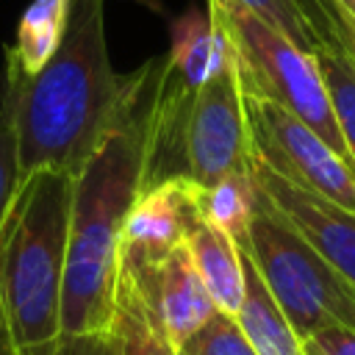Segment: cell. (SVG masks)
Returning a JSON list of instances; mask_svg holds the SVG:
<instances>
[{
  "mask_svg": "<svg viewBox=\"0 0 355 355\" xmlns=\"http://www.w3.org/2000/svg\"><path fill=\"white\" fill-rule=\"evenodd\" d=\"M72 180L58 169L25 172L0 216V336L11 352L61 336Z\"/></svg>",
  "mask_w": 355,
  "mask_h": 355,
  "instance_id": "3",
  "label": "cell"
},
{
  "mask_svg": "<svg viewBox=\"0 0 355 355\" xmlns=\"http://www.w3.org/2000/svg\"><path fill=\"white\" fill-rule=\"evenodd\" d=\"M236 3L244 6L247 11H252L255 17H261L263 22H269L272 28H277L280 33H286L302 50L316 53V47H319L316 33L297 0H236Z\"/></svg>",
  "mask_w": 355,
  "mask_h": 355,
  "instance_id": "19",
  "label": "cell"
},
{
  "mask_svg": "<svg viewBox=\"0 0 355 355\" xmlns=\"http://www.w3.org/2000/svg\"><path fill=\"white\" fill-rule=\"evenodd\" d=\"M208 11L230 39L241 92L291 111L338 155L347 158V147L338 133L327 86L313 53L294 44L286 33L236 0H208Z\"/></svg>",
  "mask_w": 355,
  "mask_h": 355,
  "instance_id": "5",
  "label": "cell"
},
{
  "mask_svg": "<svg viewBox=\"0 0 355 355\" xmlns=\"http://www.w3.org/2000/svg\"><path fill=\"white\" fill-rule=\"evenodd\" d=\"M108 330L116 341L119 355H180L178 347L166 338L147 300L141 297L136 280L125 269H119L116 277L114 319Z\"/></svg>",
  "mask_w": 355,
  "mask_h": 355,
  "instance_id": "15",
  "label": "cell"
},
{
  "mask_svg": "<svg viewBox=\"0 0 355 355\" xmlns=\"http://www.w3.org/2000/svg\"><path fill=\"white\" fill-rule=\"evenodd\" d=\"M69 0H31L17 22V39L6 47V67L36 75L58 50L67 28Z\"/></svg>",
  "mask_w": 355,
  "mask_h": 355,
  "instance_id": "16",
  "label": "cell"
},
{
  "mask_svg": "<svg viewBox=\"0 0 355 355\" xmlns=\"http://www.w3.org/2000/svg\"><path fill=\"white\" fill-rule=\"evenodd\" d=\"M250 161L244 92L233 61L191 94L183 128L186 183L211 186L225 175L250 169Z\"/></svg>",
  "mask_w": 355,
  "mask_h": 355,
  "instance_id": "7",
  "label": "cell"
},
{
  "mask_svg": "<svg viewBox=\"0 0 355 355\" xmlns=\"http://www.w3.org/2000/svg\"><path fill=\"white\" fill-rule=\"evenodd\" d=\"M136 72L111 67L105 42V0H69L67 28L53 58L22 75L6 67L0 116L17 133L19 175L58 169L78 175L116 122Z\"/></svg>",
  "mask_w": 355,
  "mask_h": 355,
  "instance_id": "1",
  "label": "cell"
},
{
  "mask_svg": "<svg viewBox=\"0 0 355 355\" xmlns=\"http://www.w3.org/2000/svg\"><path fill=\"white\" fill-rule=\"evenodd\" d=\"M0 355H8V347H6V341H3V336H0Z\"/></svg>",
  "mask_w": 355,
  "mask_h": 355,
  "instance_id": "24",
  "label": "cell"
},
{
  "mask_svg": "<svg viewBox=\"0 0 355 355\" xmlns=\"http://www.w3.org/2000/svg\"><path fill=\"white\" fill-rule=\"evenodd\" d=\"M19 180V153H17V133L6 116H0V216L17 189Z\"/></svg>",
  "mask_w": 355,
  "mask_h": 355,
  "instance_id": "21",
  "label": "cell"
},
{
  "mask_svg": "<svg viewBox=\"0 0 355 355\" xmlns=\"http://www.w3.org/2000/svg\"><path fill=\"white\" fill-rule=\"evenodd\" d=\"M186 180L158 183L136 194L119 236V261H153L186 244L197 222Z\"/></svg>",
  "mask_w": 355,
  "mask_h": 355,
  "instance_id": "10",
  "label": "cell"
},
{
  "mask_svg": "<svg viewBox=\"0 0 355 355\" xmlns=\"http://www.w3.org/2000/svg\"><path fill=\"white\" fill-rule=\"evenodd\" d=\"M180 355H258V352L252 349L239 322L216 311L205 322V327H200V333H194L183 344Z\"/></svg>",
  "mask_w": 355,
  "mask_h": 355,
  "instance_id": "18",
  "label": "cell"
},
{
  "mask_svg": "<svg viewBox=\"0 0 355 355\" xmlns=\"http://www.w3.org/2000/svg\"><path fill=\"white\" fill-rule=\"evenodd\" d=\"M250 172L277 214L355 288V214L283 180L255 158Z\"/></svg>",
  "mask_w": 355,
  "mask_h": 355,
  "instance_id": "9",
  "label": "cell"
},
{
  "mask_svg": "<svg viewBox=\"0 0 355 355\" xmlns=\"http://www.w3.org/2000/svg\"><path fill=\"white\" fill-rule=\"evenodd\" d=\"M186 250L189 258L214 300L216 311L236 319L244 302V255L241 247L222 230L194 222L189 236H186Z\"/></svg>",
  "mask_w": 355,
  "mask_h": 355,
  "instance_id": "11",
  "label": "cell"
},
{
  "mask_svg": "<svg viewBox=\"0 0 355 355\" xmlns=\"http://www.w3.org/2000/svg\"><path fill=\"white\" fill-rule=\"evenodd\" d=\"M189 189H191V202L200 222L227 233L236 244L247 239V230L258 205V183L250 169L225 175L211 186L189 183Z\"/></svg>",
  "mask_w": 355,
  "mask_h": 355,
  "instance_id": "14",
  "label": "cell"
},
{
  "mask_svg": "<svg viewBox=\"0 0 355 355\" xmlns=\"http://www.w3.org/2000/svg\"><path fill=\"white\" fill-rule=\"evenodd\" d=\"M166 64L189 89H200L205 80L233 64L230 39L208 8L189 11L172 25Z\"/></svg>",
  "mask_w": 355,
  "mask_h": 355,
  "instance_id": "12",
  "label": "cell"
},
{
  "mask_svg": "<svg viewBox=\"0 0 355 355\" xmlns=\"http://www.w3.org/2000/svg\"><path fill=\"white\" fill-rule=\"evenodd\" d=\"M308 355H355V327L330 324L302 338Z\"/></svg>",
  "mask_w": 355,
  "mask_h": 355,
  "instance_id": "22",
  "label": "cell"
},
{
  "mask_svg": "<svg viewBox=\"0 0 355 355\" xmlns=\"http://www.w3.org/2000/svg\"><path fill=\"white\" fill-rule=\"evenodd\" d=\"M236 322L258 355H308L302 338L286 322V316L269 297L263 280L258 277L247 255H244V302Z\"/></svg>",
  "mask_w": 355,
  "mask_h": 355,
  "instance_id": "13",
  "label": "cell"
},
{
  "mask_svg": "<svg viewBox=\"0 0 355 355\" xmlns=\"http://www.w3.org/2000/svg\"><path fill=\"white\" fill-rule=\"evenodd\" d=\"M164 55L136 69L116 122L72 180L67 269L61 291V336L108 333L119 277V236L141 189L150 111Z\"/></svg>",
  "mask_w": 355,
  "mask_h": 355,
  "instance_id": "2",
  "label": "cell"
},
{
  "mask_svg": "<svg viewBox=\"0 0 355 355\" xmlns=\"http://www.w3.org/2000/svg\"><path fill=\"white\" fill-rule=\"evenodd\" d=\"M333 3H336V6H338V8H341V11L355 22V0H333Z\"/></svg>",
  "mask_w": 355,
  "mask_h": 355,
  "instance_id": "23",
  "label": "cell"
},
{
  "mask_svg": "<svg viewBox=\"0 0 355 355\" xmlns=\"http://www.w3.org/2000/svg\"><path fill=\"white\" fill-rule=\"evenodd\" d=\"M8 355H119V349L108 330L97 336H58L50 344H42L33 349H22V352L8 349Z\"/></svg>",
  "mask_w": 355,
  "mask_h": 355,
  "instance_id": "20",
  "label": "cell"
},
{
  "mask_svg": "<svg viewBox=\"0 0 355 355\" xmlns=\"http://www.w3.org/2000/svg\"><path fill=\"white\" fill-rule=\"evenodd\" d=\"M119 269L136 280L141 297L178 352L216 313V305L208 297L186 244L153 261H119Z\"/></svg>",
  "mask_w": 355,
  "mask_h": 355,
  "instance_id": "8",
  "label": "cell"
},
{
  "mask_svg": "<svg viewBox=\"0 0 355 355\" xmlns=\"http://www.w3.org/2000/svg\"><path fill=\"white\" fill-rule=\"evenodd\" d=\"M252 158L283 180L355 214V169L291 111L244 94Z\"/></svg>",
  "mask_w": 355,
  "mask_h": 355,
  "instance_id": "6",
  "label": "cell"
},
{
  "mask_svg": "<svg viewBox=\"0 0 355 355\" xmlns=\"http://www.w3.org/2000/svg\"><path fill=\"white\" fill-rule=\"evenodd\" d=\"M239 247L300 338L330 324L355 327V288L277 214L261 189Z\"/></svg>",
  "mask_w": 355,
  "mask_h": 355,
  "instance_id": "4",
  "label": "cell"
},
{
  "mask_svg": "<svg viewBox=\"0 0 355 355\" xmlns=\"http://www.w3.org/2000/svg\"><path fill=\"white\" fill-rule=\"evenodd\" d=\"M313 58L327 86V97L347 147V158L355 169V31L347 42L319 47Z\"/></svg>",
  "mask_w": 355,
  "mask_h": 355,
  "instance_id": "17",
  "label": "cell"
}]
</instances>
